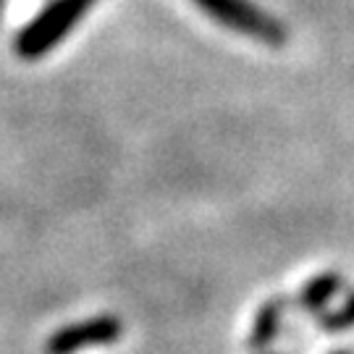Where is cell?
I'll use <instances>...</instances> for the list:
<instances>
[{
  "instance_id": "1",
  "label": "cell",
  "mask_w": 354,
  "mask_h": 354,
  "mask_svg": "<svg viewBox=\"0 0 354 354\" xmlns=\"http://www.w3.org/2000/svg\"><path fill=\"white\" fill-rule=\"evenodd\" d=\"M95 3L97 0H53L45 11L29 21V26L21 29V35L16 37V53L26 61L50 53Z\"/></svg>"
},
{
  "instance_id": "2",
  "label": "cell",
  "mask_w": 354,
  "mask_h": 354,
  "mask_svg": "<svg viewBox=\"0 0 354 354\" xmlns=\"http://www.w3.org/2000/svg\"><path fill=\"white\" fill-rule=\"evenodd\" d=\"M197 8H203L210 19L221 21L223 26L247 35V37L263 39L268 45L279 48L286 42V29L281 21H276L273 16H268L266 11L250 6L247 0H192Z\"/></svg>"
},
{
  "instance_id": "3",
  "label": "cell",
  "mask_w": 354,
  "mask_h": 354,
  "mask_svg": "<svg viewBox=\"0 0 354 354\" xmlns=\"http://www.w3.org/2000/svg\"><path fill=\"white\" fill-rule=\"evenodd\" d=\"M121 333H124V323L118 317L97 315L92 320H82V323L55 330L45 344V354H74L87 346L113 344L121 339Z\"/></svg>"
},
{
  "instance_id": "4",
  "label": "cell",
  "mask_w": 354,
  "mask_h": 354,
  "mask_svg": "<svg viewBox=\"0 0 354 354\" xmlns=\"http://www.w3.org/2000/svg\"><path fill=\"white\" fill-rule=\"evenodd\" d=\"M344 289V279L339 273H320L313 281L304 283L302 294H299V304L307 313H320L326 304L336 297V291Z\"/></svg>"
},
{
  "instance_id": "5",
  "label": "cell",
  "mask_w": 354,
  "mask_h": 354,
  "mask_svg": "<svg viewBox=\"0 0 354 354\" xmlns=\"http://www.w3.org/2000/svg\"><path fill=\"white\" fill-rule=\"evenodd\" d=\"M281 313H283V304L279 299H270L257 310L250 339H247L250 349H266L268 344L276 339V333L281 328Z\"/></svg>"
},
{
  "instance_id": "6",
  "label": "cell",
  "mask_w": 354,
  "mask_h": 354,
  "mask_svg": "<svg viewBox=\"0 0 354 354\" xmlns=\"http://www.w3.org/2000/svg\"><path fill=\"white\" fill-rule=\"evenodd\" d=\"M317 323H320V328L330 330V333H336V330L354 328V291L349 294V297H346V302H344L339 310L323 313V315L317 317Z\"/></svg>"
},
{
  "instance_id": "7",
  "label": "cell",
  "mask_w": 354,
  "mask_h": 354,
  "mask_svg": "<svg viewBox=\"0 0 354 354\" xmlns=\"http://www.w3.org/2000/svg\"><path fill=\"white\" fill-rule=\"evenodd\" d=\"M330 354H352V352H346V349H342V352H330Z\"/></svg>"
}]
</instances>
